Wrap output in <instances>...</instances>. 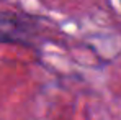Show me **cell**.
<instances>
[{"instance_id": "6da1fadb", "label": "cell", "mask_w": 121, "mask_h": 120, "mask_svg": "<svg viewBox=\"0 0 121 120\" xmlns=\"http://www.w3.org/2000/svg\"><path fill=\"white\" fill-rule=\"evenodd\" d=\"M30 21L28 18L15 13L0 15V41L2 43H25L30 38Z\"/></svg>"}]
</instances>
